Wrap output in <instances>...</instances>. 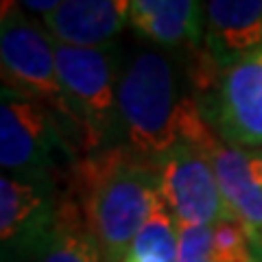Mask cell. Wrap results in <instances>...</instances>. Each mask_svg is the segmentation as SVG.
<instances>
[{
	"mask_svg": "<svg viewBox=\"0 0 262 262\" xmlns=\"http://www.w3.org/2000/svg\"><path fill=\"white\" fill-rule=\"evenodd\" d=\"M118 114L122 142L144 160L192 142L206 127L196 101L184 94L173 57L155 46L136 48L122 63Z\"/></svg>",
	"mask_w": 262,
	"mask_h": 262,
	"instance_id": "1",
	"label": "cell"
},
{
	"mask_svg": "<svg viewBox=\"0 0 262 262\" xmlns=\"http://www.w3.org/2000/svg\"><path fill=\"white\" fill-rule=\"evenodd\" d=\"M81 212L103 262H120L160 199L153 160L127 146H112L79 160L75 166Z\"/></svg>",
	"mask_w": 262,
	"mask_h": 262,
	"instance_id": "2",
	"label": "cell"
},
{
	"mask_svg": "<svg viewBox=\"0 0 262 262\" xmlns=\"http://www.w3.org/2000/svg\"><path fill=\"white\" fill-rule=\"evenodd\" d=\"M0 66L3 83L35 98L53 114L63 138L77 153H92L85 120L61 83L53 37L29 20L18 5H3L0 15Z\"/></svg>",
	"mask_w": 262,
	"mask_h": 262,
	"instance_id": "3",
	"label": "cell"
},
{
	"mask_svg": "<svg viewBox=\"0 0 262 262\" xmlns=\"http://www.w3.org/2000/svg\"><path fill=\"white\" fill-rule=\"evenodd\" d=\"M77 151L42 103L20 90L0 88V166L7 175L53 179L63 164L75 166Z\"/></svg>",
	"mask_w": 262,
	"mask_h": 262,
	"instance_id": "4",
	"label": "cell"
},
{
	"mask_svg": "<svg viewBox=\"0 0 262 262\" xmlns=\"http://www.w3.org/2000/svg\"><path fill=\"white\" fill-rule=\"evenodd\" d=\"M55 59L66 92L88 125L92 153L120 146L118 83L125 63L120 46L72 48L55 44Z\"/></svg>",
	"mask_w": 262,
	"mask_h": 262,
	"instance_id": "5",
	"label": "cell"
},
{
	"mask_svg": "<svg viewBox=\"0 0 262 262\" xmlns=\"http://www.w3.org/2000/svg\"><path fill=\"white\" fill-rule=\"evenodd\" d=\"M61 199L53 179L0 177V260H42L59 223Z\"/></svg>",
	"mask_w": 262,
	"mask_h": 262,
	"instance_id": "6",
	"label": "cell"
},
{
	"mask_svg": "<svg viewBox=\"0 0 262 262\" xmlns=\"http://www.w3.org/2000/svg\"><path fill=\"white\" fill-rule=\"evenodd\" d=\"M153 166L160 199L173 212L177 223L214 227L229 219L212 164L199 146L179 142L155 158Z\"/></svg>",
	"mask_w": 262,
	"mask_h": 262,
	"instance_id": "7",
	"label": "cell"
},
{
	"mask_svg": "<svg viewBox=\"0 0 262 262\" xmlns=\"http://www.w3.org/2000/svg\"><path fill=\"white\" fill-rule=\"evenodd\" d=\"M216 131L236 149L262 146V57L251 53L221 72Z\"/></svg>",
	"mask_w": 262,
	"mask_h": 262,
	"instance_id": "8",
	"label": "cell"
},
{
	"mask_svg": "<svg viewBox=\"0 0 262 262\" xmlns=\"http://www.w3.org/2000/svg\"><path fill=\"white\" fill-rule=\"evenodd\" d=\"M208 155L227 216L236 221L256 243L262 236V186L253 177L247 151L221 140L214 131L201 144H194Z\"/></svg>",
	"mask_w": 262,
	"mask_h": 262,
	"instance_id": "9",
	"label": "cell"
},
{
	"mask_svg": "<svg viewBox=\"0 0 262 262\" xmlns=\"http://www.w3.org/2000/svg\"><path fill=\"white\" fill-rule=\"evenodd\" d=\"M131 0H63L42 18L55 44L101 48L114 44L129 24Z\"/></svg>",
	"mask_w": 262,
	"mask_h": 262,
	"instance_id": "10",
	"label": "cell"
},
{
	"mask_svg": "<svg viewBox=\"0 0 262 262\" xmlns=\"http://www.w3.org/2000/svg\"><path fill=\"white\" fill-rule=\"evenodd\" d=\"M262 46V0H212L206 3L208 61L223 72Z\"/></svg>",
	"mask_w": 262,
	"mask_h": 262,
	"instance_id": "11",
	"label": "cell"
},
{
	"mask_svg": "<svg viewBox=\"0 0 262 262\" xmlns=\"http://www.w3.org/2000/svg\"><path fill=\"white\" fill-rule=\"evenodd\" d=\"M129 27L158 48H196L206 37V5L196 0H131Z\"/></svg>",
	"mask_w": 262,
	"mask_h": 262,
	"instance_id": "12",
	"label": "cell"
},
{
	"mask_svg": "<svg viewBox=\"0 0 262 262\" xmlns=\"http://www.w3.org/2000/svg\"><path fill=\"white\" fill-rule=\"evenodd\" d=\"M39 262H103V253L75 201H61L59 223Z\"/></svg>",
	"mask_w": 262,
	"mask_h": 262,
	"instance_id": "13",
	"label": "cell"
},
{
	"mask_svg": "<svg viewBox=\"0 0 262 262\" xmlns=\"http://www.w3.org/2000/svg\"><path fill=\"white\" fill-rule=\"evenodd\" d=\"M120 262H177V221L162 199Z\"/></svg>",
	"mask_w": 262,
	"mask_h": 262,
	"instance_id": "14",
	"label": "cell"
},
{
	"mask_svg": "<svg viewBox=\"0 0 262 262\" xmlns=\"http://www.w3.org/2000/svg\"><path fill=\"white\" fill-rule=\"evenodd\" d=\"M253 249L247 232L236 221H221L212 227V262H251Z\"/></svg>",
	"mask_w": 262,
	"mask_h": 262,
	"instance_id": "15",
	"label": "cell"
},
{
	"mask_svg": "<svg viewBox=\"0 0 262 262\" xmlns=\"http://www.w3.org/2000/svg\"><path fill=\"white\" fill-rule=\"evenodd\" d=\"M177 262H212V227L177 223Z\"/></svg>",
	"mask_w": 262,
	"mask_h": 262,
	"instance_id": "16",
	"label": "cell"
},
{
	"mask_svg": "<svg viewBox=\"0 0 262 262\" xmlns=\"http://www.w3.org/2000/svg\"><path fill=\"white\" fill-rule=\"evenodd\" d=\"M57 5H59L57 0H24V3H20V7H24L27 11L42 13V18H44L46 13H51Z\"/></svg>",
	"mask_w": 262,
	"mask_h": 262,
	"instance_id": "17",
	"label": "cell"
},
{
	"mask_svg": "<svg viewBox=\"0 0 262 262\" xmlns=\"http://www.w3.org/2000/svg\"><path fill=\"white\" fill-rule=\"evenodd\" d=\"M247 160H249V168L253 177L258 179V184L262 186V146L260 149H249L247 151Z\"/></svg>",
	"mask_w": 262,
	"mask_h": 262,
	"instance_id": "18",
	"label": "cell"
},
{
	"mask_svg": "<svg viewBox=\"0 0 262 262\" xmlns=\"http://www.w3.org/2000/svg\"><path fill=\"white\" fill-rule=\"evenodd\" d=\"M251 249H253V256L258 258V262H262V241H258L256 245H251Z\"/></svg>",
	"mask_w": 262,
	"mask_h": 262,
	"instance_id": "19",
	"label": "cell"
},
{
	"mask_svg": "<svg viewBox=\"0 0 262 262\" xmlns=\"http://www.w3.org/2000/svg\"><path fill=\"white\" fill-rule=\"evenodd\" d=\"M256 53H258V55H260V57H262V46H260V48H258V51H256Z\"/></svg>",
	"mask_w": 262,
	"mask_h": 262,
	"instance_id": "20",
	"label": "cell"
},
{
	"mask_svg": "<svg viewBox=\"0 0 262 262\" xmlns=\"http://www.w3.org/2000/svg\"><path fill=\"white\" fill-rule=\"evenodd\" d=\"M251 262H258V258H253V260H251Z\"/></svg>",
	"mask_w": 262,
	"mask_h": 262,
	"instance_id": "21",
	"label": "cell"
}]
</instances>
